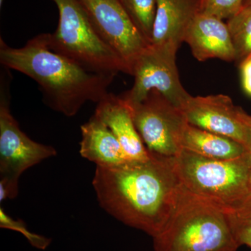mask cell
Here are the masks:
<instances>
[{"instance_id": "cell-1", "label": "cell", "mask_w": 251, "mask_h": 251, "mask_svg": "<svg viewBox=\"0 0 251 251\" xmlns=\"http://www.w3.org/2000/svg\"><path fill=\"white\" fill-rule=\"evenodd\" d=\"M173 158L150 151L143 161L97 166L92 185L99 204L120 222L155 237L166 226L179 196L181 184Z\"/></svg>"}, {"instance_id": "cell-2", "label": "cell", "mask_w": 251, "mask_h": 251, "mask_svg": "<svg viewBox=\"0 0 251 251\" xmlns=\"http://www.w3.org/2000/svg\"><path fill=\"white\" fill-rule=\"evenodd\" d=\"M0 62L35 81L46 105L65 116L77 115L87 102L98 103L109 93L116 74L91 72L51 49L49 33L39 34L21 48L0 39Z\"/></svg>"}, {"instance_id": "cell-3", "label": "cell", "mask_w": 251, "mask_h": 251, "mask_svg": "<svg viewBox=\"0 0 251 251\" xmlns=\"http://www.w3.org/2000/svg\"><path fill=\"white\" fill-rule=\"evenodd\" d=\"M173 162L186 191L225 213L240 207L251 196L250 153L219 160L181 150Z\"/></svg>"}, {"instance_id": "cell-4", "label": "cell", "mask_w": 251, "mask_h": 251, "mask_svg": "<svg viewBox=\"0 0 251 251\" xmlns=\"http://www.w3.org/2000/svg\"><path fill=\"white\" fill-rule=\"evenodd\" d=\"M153 242L154 251H237L239 248L226 213L181 185L175 210Z\"/></svg>"}, {"instance_id": "cell-5", "label": "cell", "mask_w": 251, "mask_h": 251, "mask_svg": "<svg viewBox=\"0 0 251 251\" xmlns=\"http://www.w3.org/2000/svg\"><path fill=\"white\" fill-rule=\"evenodd\" d=\"M59 11L57 29L49 34V46L91 72L128 74L121 59L99 36L79 0H52Z\"/></svg>"}, {"instance_id": "cell-6", "label": "cell", "mask_w": 251, "mask_h": 251, "mask_svg": "<svg viewBox=\"0 0 251 251\" xmlns=\"http://www.w3.org/2000/svg\"><path fill=\"white\" fill-rule=\"evenodd\" d=\"M5 68V67H4ZM1 72L0 87V202L18 195V182L25 171L55 156L50 145L37 143L21 130L10 108L9 69Z\"/></svg>"}, {"instance_id": "cell-7", "label": "cell", "mask_w": 251, "mask_h": 251, "mask_svg": "<svg viewBox=\"0 0 251 251\" xmlns=\"http://www.w3.org/2000/svg\"><path fill=\"white\" fill-rule=\"evenodd\" d=\"M178 50L168 46L150 45L132 69L134 84L121 97L130 105L139 103L157 91L179 109L191 95L180 81L176 64Z\"/></svg>"}, {"instance_id": "cell-8", "label": "cell", "mask_w": 251, "mask_h": 251, "mask_svg": "<svg viewBox=\"0 0 251 251\" xmlns=\"http://www.w3.org/2000/svg\"><path fill=\"white\" fill-rule=\"evenodd\" d=\"M137 130L151 153L173 158L179 152V138L187 123L180 109L157 91L130 105Z\"/></svg>"}, {"instance_id": "cell-9", "label": "cell", "mask_w": 251, "mask_h": 251, "mask_svg": "<svg viewBox=\"0 0 251 251\" xmlns=\"http://www.w3.org/2000/svg\"><path fill=\"white\" fill-rule=\"evenodd\" d=\"M99 36L121 59L131 75L137 59L150 44L145 40L120 0H79Z\"/></svg>"}, {"instance_id": "cell-10", "label": "cell", "mask_w": 251, "mask_h": 251, "mask_svg": "<svg viewBox=\"0 0 251 251\" xmlns=\"http://www.w3.org/2000/svg\"><path fill=\"white\" fill-rule=\"evenodd\" d=\"M180 110L190 125L228 137L247 149L250 115L236 105L228 96H191Z\"/></svg>"}, {"instance_id": "cell-11", "label": "cell", "mask_w": 251, "mask_h": 251, "mask_svg": "<svg viewBox=\"0 0 251 251\" xmlns=\"http://www.w3.org/2000/svg\"><path fill=\"white\" fill-rule=\"evenodd\" d=\"M184 42L200 62L210 59L236 61L227 23L219 18L198 13L186 31Z\"/></svg>"}, {"instance_id": "cell-12", "label": "cell", "mask_w": 251, "mask_h": 251, "mask_svg": "<svg viewBox=\"0 0 251 251\" xmlns=\"http://www.w3.org/2000/svg\"><path fill=\"white\" fill-rule=\"evenodd\" d=\"M110 128L130 161H143L150 151L137 130L129 104L121 96L108 93L97 103L95 113Z\"/></svg>"}, {"instance_id": "cell-13", "label": "cell", "mask_w": 251, "mask_h": 251, "mask_svg": "<svg viewBox=\"0 0 251 251\" xmlns=\"http://www.w3.org/2000/svg\"><path fill=\"white\" fill-rule=\"evenodd\" d=\"M198 13L199 0H158L150 45L179 49Z\"/></svg>"}, {"instance_id": "cell-14", "label": "cell", "mask_w": 251, "mask_h": 251, "mask_svg": "<svg viewBox=\"0 0 251 251\" xmlns=\"http://www.w3.org/2000/svg\"><path fill=\"white\" fill-rule=\"evenodd\" d=\"M80 130V155L97 166L115 167L131 161L110 128L95 115Z\"/></svg>"}, {"instance_id": "cell-15", "label": "cell", "mask_w": 251, "mask_h": 251, "mask_svg": "<svg viewBox=\"0 0 251 251\" xmlns=\"http://www.w3.org/2000/svg\"><path fill=\"white\" fill-rule=\"evenodd\" d=\"M181 150L219 160H230L250 153L239 142L212 132L186 124L179 138Z\"/></svg>"}, {"instance_id": "cell-16", "label": "cell", "mask_w": 251, "mask_h": 251, "mask_svg": "<svg viewBox=\"0 0 251 251\" xmlns=\"http://www.w3.org/2000/svg\"><path fill=\"white\" fill-rule=\"evenodd\" d=\"M226 23L235 51L236 62L240 64L251 57V5L243 6Z\"/></svg>"}, {"instance_id": "cell-17", "label": "cell", "mask_w": 251, "mask_h": 251, "mask_svg": "<svg viewBox=\"0 0 251 251\" xmlns=\"http://www.w3.org/2000/svg\"><path fill=\"white\" fill-rule=\"evenodd\" d=\"M158 0H120L142 35L151 44Z\"/></svg>"}, {"instance_id": "cell-18", "label": "cell", "mask_w": 251, "mask_h": 251, "mask_svg": "<svg viewBox=\"0 0 251 251\" xmlns=\"http://www.w3.org/2000/svg\"><path fill=\"white\" fill-rule=\"evenodd\" d=\"M226 214L239 247L245 245L251 249V196L240 207Z\"/></svg>"}, {"instance_id": "cell-19", "label": "cell", "mask_w": 251, "mask_h": 251, "mask_svg": "<svg viewBox=\"0 0 251 251\" xmlns=\"http://www.w3.org/2000/svg\"><path fill=\"white\" fill-rule=\"evenodd\" d=\"M0 227L20 232L27 239L33 247L39 250H45L49 247L51 239L40 234L31 232L28 229L25 222L21 219H14L6 214L2 206L0 207Z\"/></svg>"}, {"instance_id": "cell-20", "label": "cell", "mask_w": 251, "mask_h": 251, "mask_svg": "<svg viewBox=\"0 0 251 251\" xmlns=\"http://www.w3.org/2000/svg\"><path fill=\"white\" fill-rule=\"evenodd\" d=\"M245 0H199V13L229 20L244 6Z\"/></svg>"}, {"instance_id": "cell-21", "label": "cell", "mask_w": 251, "mask_h": 251, "mask_svg": "<svg viewBox=\"0 0 251 251\" xmlns=\"http://www.w3.org/2000/svg\"><path fill=\"white\" fill-rule=\"evenodd\" d=\"M243 88L251 97V57L239 64Z\"/></svg>"}, {"instance_id": "cell-22", "label": "cell", "mask_w": 251, "mask_h": 251, "mask_svg": "<svg viewBox=\"0 0 251 251\" xmlns=\"http://www.w3.org/2000/svg\"><path fill=\"white\" fill-rule=\"evenodd\" d=\"M248 151L250 153L251 155V116L250 115V118H249V145H248L247 148Z\"/></svg>"}, {"instance_id": "cell-23", "label": "cell", "mask_w": 251, "mask_h": 251, "mask_svg": "<svg viewBox=\"0 0 251 251\" xmlns=\"http://www.w3.org/2000/svg\"><path fill=\"white\" fill-rule=\"evenodd\" d=\"M249 5H251V0H245L244 6H249Z\"/></svg>"}, {"instance_id": "cell-24", "label": "cell", "mask_w": 251, "mask_h": 251, "mask_svg": "<svg viewBox=\"0 0 251 251\" xmlns=\"http://www.w3.org/2000/svg\"><path fill=\"white\" fill-rule=\"evenodd\" d=\"M2 1H3V0H0V2H1V3H2Z\"/></svg>"}, {"instance_id": "cell-25", "label": "cell", "mask_w": 251, "mask_h": 251, "mask_svg": "<svg viewBox=\"0 0 251 251\" xmlns=\"http://www.w3.org/2000/svg\"></svg>"}]
</instances>
